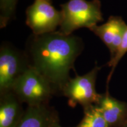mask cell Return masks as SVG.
Listing matches in <instances>:
<instances>
[{
  "mask_svg": "<svg viewBox=\"0 0 127 127\" xmlns=\"http://www.w3.org/2000/svg\"><path fill=\"white\" fill-rule=\"evenodd\" d=\"M83 48L81 38L54 31L33 34L25 54L30 66L45 77L57 93L62 92L71 78L69 72Z\"/></svg>",
  "mask_w": 127,
  "mask_h": 127,
  "instance_id": "obj_1",
  "label": "cell"
},
{
  "mask_svg": "<svg viewBox=\"0 0 127 127\" xmlns=\"http://www.w3.org/2000/svg\"><path fill=\"white\" fill-rule=\"evenodd\" d=\"M63 15L60 32L66 35L81 28H90L103 21L99 0H69L61 4Z\"/></svg>",
  "mask_w": 127,
  "mask_h": 127,
  "instance_id": "obj_2",
  "label": "cell"
},
{
  "mask_svg": "<svg viewBox=\"0 0 127 127\" xmlns=\"http://www.w3.org/2000/svg\"><path fill=\"white\" fill-rule=\"evenodd\" d=\"M12 91L28 106L48 104L55 93L50 82L34 68L29 66L14 84Z\"/></svg>",
  "mask_w": 127,
  "mask_h": 127,
  "instance_id": "obj_3",
  "label": "cell"
},
{
  "mask_svg": "<svg viewBox=\"0 0 127 127\" xmlns=\"http://www.w3.org/2000/svg\"><path fill=\"white\" fill-rule=\"evenodd\" d=\"M101 68L95 65L85 75H77L74 78L69 79L61 92L68 98L69 105L74 107L79 104L85 109L98 104L101 95L96 93L95 83L98 72Z\"/></svg>",
  "mask_w": 127,
  "mask_h": 127,
  "instance_id": "obj_4",
  "label": "cell"
},
{
  "mask_svg": "<svg viewBox=\"0 0 127 127\" xmlns=\"http://www.w3.org/2000/svg\"><path fill=\"white\" fill-rule=\"evenodd\" d=\"M63 15L47 0H35L26 10V24L34 35L54 32L61 25Z\"/></svg>",
  "mask_w": 127,
  "mask_h": 127,
  "instance_id": "obj_5",
  "label": "cell"
},
{
  "mask_svg": "<svg viewBox=\"0 0 127 127\" xmlns=\"http://www.w3.org/2000/svg\"><path fill=\"white\" fill-rule=\"evenodd\" d=\"M26 54L14 48L2 45L0 50V94L12 91L17 79L29 67Z\"/></svg>",
  "mask_w": 127,
  "mask_h": 127,
  "instance_id": "obj_6",
  "label": "cell"
},
{
  "mask_svg": "<svg viewBox=\"0 0 127 127\" xmlns=\"http://www.w3.org/2000/svg\"><path fill=\"white\" fill-rule=\"evenodd\" d=\"M127 29V25L124 21L117 16H111L106 23L94 25L90 28L108 48L111 54L110 60L115 57Z\"/></svg>",
  "mask_w": 127,
  "mask_h": 127,
  "instance_id": "obj_7",
  "label": "cell"
},
{
  "mask_svg": "<svg viewBox=\"0 0 127 127\" xmlns=\"http://www.w3.org/2000/svg\"><path fill=\"white\" fill-rule=\"evenodd\" d=\"M58 124V114L48 104L28 106L16 127H54Z\"/></svg>",
  "mask_w": 127,
  "mask_h": 127,
  "instance_id": "obj_8",
  "label": "cell"
},
{
  "mask_svg": "<svg viewBox=\"0 0 127 127\" xmlns=\"http://www.w3.org/2000/svg\"><path fill=\"white\" fill-rule=\"evenodd\" d=\"M97 105L109 127H122L127 121V103L111 96L108 91L101 95Z\"/></svg>",
  "mask_w": 127,
  "mask_h": 127,
  "instance_id": "obj_9",
  "label": "cell"
},
{
  "mask_svg": "<svg viewBox=\"0 0 127 127\" xmlns=\"http://www.w3.org/2000/svg\"><path fill=\"white\" fill-rule=\"evenodd\" d=\"M21 102L13 91L1 95L0 127H16L24 111Z\"/></svg>",
  "mask_w": 127,
  "mask_h": 127,
  "instance_id": "obj_10",
  "label": "cell"
},
{
  "mask_svg": "<svg viewBox=\"0 0 127 127\" xmlns=\"http://www.w3.org/2000/svg\"><path fill=\"white\" fill-rule=\"evenodd\" d=\"M84 111V118L75 127H109L97 105H93Z\"/></svg>",
  "mask_w": 127,
  "mask_h": 127,
  "instance_id": "obj_11",
  "label": "cell"
},
{
  "mask_svg": "<svg viewBox=\"0 0 127 127\" xmlns=\"http://www.w3.org/2000/svg\"><path fill=\"white\" fill-rule=\"evenodd\" d=\"M17 0H0V27L4 28L15 13Z\"/></svg>",
  "mask_w": 127,
  "mask_h": 127,
  "instance_id": "obj_12",
  "label": "cell"
},
{
  "mask_svg": "<svg viewBox=\"0 0 127 127\" xmlns=\"http://www.w3.org/2000/svg\"><path fill=\"white\" fill-rule=\"evenodd\" d=\"M127 29L125 31L124 35L122 39L121 43L120 44V47H119L118 51H117V53L115 55V57L112 58V60H109L108 62V66H110L111 68V72L109 73L108 78L107 80V85L108 84V82L110 80L111 77H112V74H113L114 69L117 66V64H118L119 61L121 60L124 55L127 53Z\"/></svg>",
  "mask_w": 127,
  "mask_h": 127,
  "instance_id": "obj_13",
  "label": "cell"
},
{
  "mask_svg": "<svg viewBox=\"0 0 127 127\" xmlns=\"http://www.w3.org/2000/svg\"><path fill=\"white\" fill-rule=\"evenodd\" d=\"M122 127H127V121L126 122H125V124L123 125V126Z\"/></svg>",
  "mask_w": 127,
  "mask_h": 127,
  "instance_id": "obj_14",
  "label": "cell"
},
{
  "mask_svg": "<svg viewBox=\"0 0 127 127\" xmlns=\"http://www.w3.org/2000/svg\"><path fill=\"white\" fill-rule=\"evenodd\" d=\"M54 127H61L60 125V124H57V125H55Z\"/></svg>",
  "mask_w": 127,
  "mask_h": 127,
  "instance_id": "obj_15",
  "label": "cell"
},
{
  "mask_svg": "<svg viewBox=\"0 0 127 127\" xmlns=\"http://www.w3.org/2000/svg\"><path fill=\"white\" fill-rule=\"evenodd\" d=\"M47 1H50V2H51V0H47Z\"/></svg>",
  "mask_w": 127,
  "mask_h": 127,
  "instance_id": "obj_16",
  "label": "cell"
}]
</instances>
